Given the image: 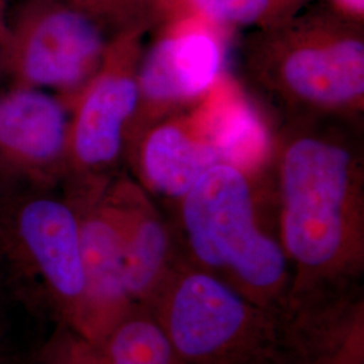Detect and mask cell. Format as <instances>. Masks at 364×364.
<instances>
[{"instance_id":"obj_1","label":"cell","mask_w":364,"mask_h":364,"mask_svg":"<svg viewBox=\"0 0 364 364\" xmlns=\"http://www.w3.org/2000/svg\"><path fill=\"white\" fill-rule=\"evenodd\" d=\"M282 234L302 273L331 278L346 270L359 237V188L348 149L323 136L287 146L281 165Z\"/></svg>"},{"instance_id":"obj_2","label":"cell","mask_w":364,"mask_h":364,"mask_svg":"<svg viewBox=\"0 0 364 364\" xmlns=\"http://www.w3.org/2000/svg\"><path fill=\"white\" fill-rule=\"evenodd\" d=\"M189 246L203 264L228 272L245 297L281 311L287 294V257L257 225L245 171L219 162L182 197Z\"/></svg>"},{"instance_id":"obj_3","label":"cell","mask_w":364,"mask_h":364,"mask_svg":"<svg viewBox=\"0 0 364 364\" xmlns=\"http://www.w3.org/2000/svg\"><path fill=\"white\" fill-rule=\"evenodd\" d=\"M204 272L170 287L159 324L182 364H297L296 344L279 338L273 314Z\"/></svg>"},{"instance_id":"obj_4","label":"cell","mask_w":364,"mask_h":364,"mask_svg":"<svg viewBox=\"0 0 364 364\" xmlns=\"http://www.w3.org/2000/svg\"><path fill=\"white\" fill-rule=\"evenodd\" d=\"M103 25L64 0H26L7 22L3 70L13 87L52 90L75 105L105 61Z\"/></svg>"},{"instance_id":"obj_5","label":"cell","mask_w":364,"mask_h":364,"mask_svg":"<svg viewBox=\"0 0 364 364\" xmlns=\"http://www.w3.org/2000/svg\"><path fill=\"white\" fill-rule=\"evenodd\" d=\"M131 31L120 33L108 45L100 69L73 105L66 177L99 178L122 154L129 124L141 100L131 68Z\"/></svg>"},{"instance_id":"obj_6","label":"cell","mask_w":364,"mask_h":364,"mask_svg":"<svg viewBox=\"0 0 364 364\" xmlns=\"http://www.w3.org/2000/svg\"><path fill=\"white\" fill-rule=\"evenodd\" d=\"M290 33L274 60L278 87L297 103L338 109L364 95L363 38L347 27L305 25Z\"/></svg>"},{"instance_id":"obj_7","label":"cell","mask_w":364,"mask_h":364,"mask_svg":"<svg viewBox=\"0 0 364 364\" xmlns=\"http://www.w3.org/2000/svg\"><path fill=\"white\" fill-rule=\"evenodd\" d=\"M69 108L57 95L0 92V176L48 185L68 173Z\"/></svg>"},{"instance_id":"obj_8","label":"cell","mask_w":364,"mask_h":364,"mask_svg":"<svg viewBox=\"0 0 364 364\" xmlns=\"http://www.w3.org/2000/svg\"><path fill=\"white\" fill-rule=\"evenodd\" d=\"M15 232L27 259L68 309L84 314L87 281L77 213L72 204L34 197L16 213Z\"/></svg>"},{"instance_id":"obj_9","label":"cell","mask_w":364,"mask_h":364,"mask_svg":"<svg viewBox=\"0 0 364 364\" xmlns=\"http://www.w3.org/2000/svg\"><path fill=\"white\" fill-rule=\"evenodd\" d=\"M78 186L81 208L72 205L78 218L80 246L87 281L85 313L112 318L129 299L124 272V219L117 189L111 196L99 193L97 178H82Z\"/></svg>"},{"instance_id":"obj_10","label":"cell","mask_w":364,"mask_h":364,"mask_svg":"<svg viewBox=\"0 0 364 364\" xmlns=\"http://www.w3.org/2000/svg\"><path fill=\"white\" fill-rule=\"evenodd\" d=\"M220 63V46L208 31L188 30L162 39L136 76L141 97L156 103L196 97L213 84Z\"/></svg>"},{"instance_id":"obj_11","label":"cell","mask_w":364,"mask_h":364,"mask_svg":"<svg viewBox=\"0 0 364 364\" xmlns=\"http://www.w3.org/2000/svg\"><path fill=\"white\" fill-rule=\"evenodd\" d=\"M213 147L177 126H161L147 135L141 151L144 180L156 191L183 197L198 178L219 164Z\"/></svg>"},{"instance_id":"obj_12","label":"cell","mask_w":364,"mask_h":364,"mask_svg":"<svg viewBox=\"0 0 364 364\" xmlns=\"http://www.w3.org/2000/svg\"><path fill=\"white\" fill-rule=\"evenodd\" d=\"M124 219V287L129 297L149 296L165 270L169 236L162 221L144 209L132 207L127 196L117 189Z\"/></svg>"},{"instance_id":"obj_13","label":"cell","mask_w":364,"mask_h":364,"mask_svg":"<svg viewBox=\"0 0 364 364\" xmlns=\"http://www.w3.org/2000/svg\"><path fill=\"white\" fill-rule=\"evenodd\" d=\"M207 142L220 162L242 171L258 168L270 144L259 115L242 102L224 105L213 117Z\"/></svg>"},{"instance_id":"obj_14","label":"cell","mask_w":364,"mask_h":364,"mask_svg":"<svg viewBox=\"0 0 364 364\" xmlns=\"http://www.w3.org/2000/svg\"><path fill=\"white\" fill-rule=\"evenodd\" d=\"M197 13L221 25H251L270 21L294 0H188Z\"/></svg>"},{"instance_id":"obj_15","label":"cell","mask_w":364,"mask_h":364,"mask_svg":"<svg viewBox=\"0 0 364 364\" xmlns=\"http://www.w3.org/2000/svg\"><path fill=\"white\" fill-rule=\"evenodd\" d=\"M99 21L127 26L146 0H64Z\"/></svg>"},{"instance_id":"obj_16","label":"cell","mask_w":364,"mask_h":364,"mask_svg":"<svg viewBox=\"0 0 364 364\" xmlns=\"http://www.w3.org/2000/svg\"><path fill=\"white\" fill-rule=\"evenodd\" d=\"M338 9L350 16H362L364 13V0H333Z\"/></svg>"},{"instance_id":"obj_17","label":"cell","mask_w":364,"mask_h":364,"mask_svg":"<svg viewBox=\"0 0 364 364\" xmlns=\"http://www.w3.org/2000/svg\"><path fill=\"white\" fill-rule=\"evenodd\" d=\"M7 33V19H6V0H0V70H3V49Z\"/></svg>"},{"instance_id":"obj_18","label":"cell","mask_w":364,"mask_h":364,"mask_svg":"<svg viewBox=\"0 0 364 364\" xmlns=\"http://www.w3.org/2000/svg\"><path fill=\"white\" fill-rule=\"evenodd\" d=\"M0 364H25V362L19 356L13 355L11 352L3 348L0 343Z\"/></svg>"}]
</instances>
